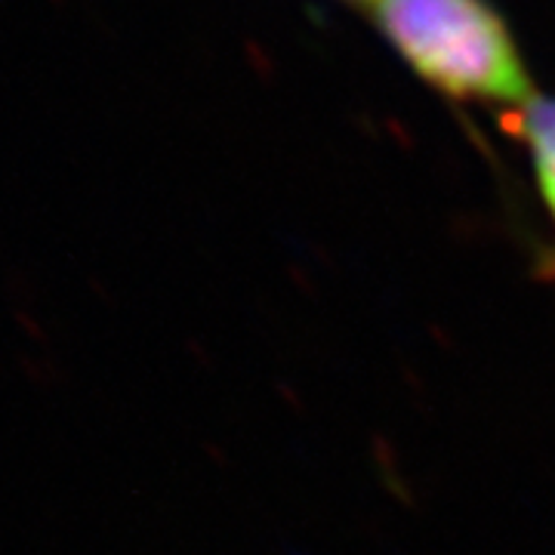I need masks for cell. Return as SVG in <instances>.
Returning a JSON list of instances; mask_svg holds the SVG:
<instances>
[{
    "label": "cell",
    "mask_w": 555,
    "mask_h": 555,
    "mask_svg": "<svg viewBox=\"0 0 555 555\" xmlns=\"http://www.w3.org/2000/svg\"><path fill=\"white\" fill-rule=\"evenodd\" d=\"M371 28L429 93L454 108L518 112L537 90L494 0H361Z\"/></svg>",
    "instance_id": "cell-1"
},
{
    "label": "cell",
    "mask_w": 555,
    "mask_h": 555,
    "mask_svg": "<svg viewBox=\"0 0 555 555\" xmlns=\"http://www.w3.org/2000/svg\"><path fill=\"white\" fill-rule=\"evenodd\" d=\"M503 130L521 145L537 201L550 222L553 238L540 250L537 266L543 281H555V93H537L503 118Z\"/></svg>",
    "instance_id": "cell-2"
}]
</instances>
